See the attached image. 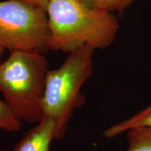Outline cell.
<instances>
[{"mask_svg": "<svg viewBox=\"0 0 151 151\" xmlns=\"http://www.w3.org/2000/svg\"><path fill=\"white\" fill-rule=\"evenodd\" d=\"M48 49L71 53L83 46L108 48L119 29L114 15L87 6L81 0H50Z\"/></svg>", "mask_w": 151, "mask_h": 151, "instance_id": "obj_1", "label": "cell"}, {"mask_svg": "<svg viewBox=\"0 0 151 151\" xmlns=\"http://www.w3.org/2000/svg\"><path fill=\"white\" fill-rule=\"evenodd\" d=\"M48 64L38 51L13 50L0 62V91L5 102L21 122L42 120Z\"/></svg>", "mask_w": 151, "mask_h": 151, "instance_id": "obj_2", "label": "cell"}, {"mask_svg": "<svg viewBox=\"0 0 151 151\" xmlns=\"http://www.w3.org/2000/svg\"><path fill=\"white\" fill-rule=\"evenodd\" d=\"M94 51L89 46L81 47L69 53L58 69L48 71L43 100V117L53 121L55 140L63 139L74 109L86 102L81 90L92 73Z\"/></svg>", "mask_w": 151, "mask_h": 151, "instance_id": "obj_3", "label": "cell"}, {"mask_svg": "<svg viewBox=\"0 0 151 151\" xmlns=\"http://www.w3.org/2000/svg\"><path fill=\"white\" fill-rule=\"evenodd\" d=\"M47 11L20 0L0 1V50H48Z\"/></svg>", "mask_w": 151, "mask_h": 151, "instance_id": "obj_4", "label": "cell"}, {"mask_svg": "<svg viewBox=\"0 0 151 151\" xmlns=\"http://www.w3.org/2000/svg\"><path fill=\"white\" fill-rule=\"evenodd\" d=\"M55 124L50 118L43 117L15 147L13 151H49L54 139Z\"/></svg>", "mask_w": 151, "mask_h": 151, "instance_id": "obj_5", "label": "cell"}, {"mask_svg": "<svg viewBox=\"0 0 151 151\" xmlns=\"http://www.w3.org/2000/svg\"><path fill=\"white\" fill-rule=\"evenodd\" d=\"M140 127H151V105L139 111L133 116L123 121L113 124L104 132V137L113 139L128 130Z\"/></svg>", "mask_w": 151, "mask_h": 151, "instance_id": "obj_6", "label": "cell"}, {"mask_svg": "<svg viewBox=\"0 0 151 151\" xmlns=\"http://www.w3.org/2000/svg\"><path fill=\"white\" fill-rule=\"evenodd\" d=\"M127 151H151V127H140L126 132Z\"/></svg>", "mask_w": 151, "mask_h": 151, "instance_id": "obj_7", "label": "cell"}, {"mask_svg": "<svg viewBox=\"0 0 151 151\" xmlns=\"http://www.w3.org/2000/svg\"><path fill=\"white\" fill-rule=\"evenodd\" d=\"M22 122L14 114L5 101L0 99V129L14 132L21 129Z\"/></svg>", "mask_w": 151, "mask_h": 151, "instance_id": "obj_8", "label": "cell"}, {"mask_svg": "<svg viewBox=\"0 0 151 151\" xmlns=\"http://www.w3.org/2000/svg\"><path fill=\"white\" fill-rule=\"evenodd\" d=\"M87 6L98 10L113 12L122 11L134 0H81Z\"/></svg>", "mask_w": 151, "mask_h": 151, "instance_id": "obj_9", "label": "cell"}, {"mask_svg": "<svg viewBox=\"0 0 151 151\" xmlns=\"http://www.w3.org/2000/svg\"><path fill=\"white\" fill-rule=\"evenodd\" d=\"M20 1H25V2H28L32 4H34L37 6L41 7L44 10L47 11V8L49 4V1L50 0H20Z\"/></svg>", "mask_w": 151, "mask_h": 151, "instance_id": "obj_10", "label": "cell"}, {"mask_svg": "<svg viewBox=\"0 0 151 151\" xmlns=\"http://www.w3.org/2000/svg\"><path fill=\"white\" fill-rule=\"evenodd\" d=\"M2 52L3 51H1V50H0V62H1V54H2Z\"/></svg>", "mask_w": 151, "mask_h": 151, "instance_id": "obj_11", "label": "cell"}, {"mask_svg": "<svg viewBox=\"0 0 151 151\" xmlns=\"http://www.w3.org/2000/svg\"><path fill=\"white\" fill-rule=\"evenodd\" d=\"M0 151H2V150H1V149H0Z\"/></svg>", "mask_w": 151, "mask_h": 151, "instance_id": "obj_12", "label": "cell"}]
</instances>
